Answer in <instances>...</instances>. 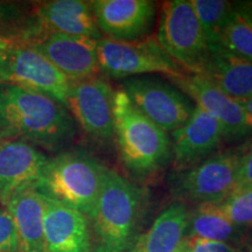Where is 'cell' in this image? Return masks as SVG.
<instances>
[{
	"mask_svg": "<svg viewBox=\"0 0 252 252\" xmlns=\"http://www.w3.org/2000/svg\"><path fill=\"white\" fill-rule=\"evenodd\" d=\"M76 134V122L64 105L35 91L0 84V141L24 140L59 151Z\"/></svg>",
	"mask_w": 252,
	"mask_h": 252,
	"instance_id": "6da1fadb",
	"label": "cell"
},
{
	"mask_svg": "<svg viewBox=\"0 0 252 252\" xmlns=\"http://www.w3.org/2000/svg\"><path fill=\"white\" fill-rule=\"evenodd\" d=\"M247 188H252V143L243 151L235 190Z\"/></svg>",
	"mask_w": 252,
	"mask_h": 252,
	"instance_id": "4316f807",
	"label": "cell"
},
{
	"mask_svg": "<svg viewBox=\"0 0 252 252\" xmlns=\"http://www.w3.org/2000/svg\"><path fill=\"white\" fill-rule=\"evenodd\" d=\"M27 19V13L24 6L18 2L0 1V25H19L24 24Z\"/></svg>",
	"mask_w": 252,
	"mask_h": 252,
	"instance_id": "484cf974",
	"label": "cell"
},
{
	"mask_svg": "<svg viewBox=\"0 0 252 252\" xmlns=\"http://www.w3.org/2000/svg\"><path fill=\"white\" fill-rule=\"evenodd\" d=\"M146 193L106 168L94 212L89 220L94 252H126L140 235Z\"/></svg>",
	"mask_w": 252,
	"mask_h": 252,
	"instance_id": "7a4b0ae2",
	"label": "cell"
},
{
	"mask_svg": "<svg viewBox=\"0 0 252 252\" xmlns=\"http://www.w3.org/2000/svg\"><path fill=\"white\" fill-rule=\"evenodd\" d=\"M106 167L83 150L60 152L48 159L34 186L37 193L91 219Z\"/></svg>",
	"mask_w": 252,
	"mask_h": 252,
	"instance_id": "277c9868",
	"label": "cell"
},
{
	"mask_svg": "<svg viewBox=\"0 0 252 252\" xmlns=\"http://www.w3.org/2000/svg\"><path fill=\"white\" fill-rule=\"evenodd\" d=\"M113 94L109 82L99 77L70 82L67 109L88 137L96 143L115 141Z\"/></svg>",
	"mask_w": 252,
	"mask_h": 252,
	"instance_id": "30bf717a",
	"label": "cell"
},
{
	"mask_svg": "<svg viewBox=\"0 0 252 252\" xmlns=\"http://www.w3.org/2000/svg\"><path fill=\"white\" fill-rule=\"evenodd\" d=\"M217 43L232 54L252 62V25L237 4H234L231 13L223 25Z\"/></svg>",
	"mask_w": 252,
	"mask_h": 252,
	"instance_id": "7402d4cb",
	"label": "cell"
},
{
	"mask_svg": "<svg viewBox=\"0 0 252 252\" xmlns=\"http://www.w3.org/2000/svg\"><path fill=\"white\" fill-rule=\"evenodd\" d=\"M174 252H190V243H189V239L186 237L182 239L179 248L176 249Z\"/></svg>",
	"mask_w": 252,
	"mask_h": 252,
	"instance_id": "f546056e",
	"label": "cell"
},
{
	"mask_svg": "<svg viewBox=\"0 0 252 252\" xmlns=\"http://www.w3.org/2000/svg\"><path fill=\"white\" fill-rule=\"evenodd\" d=\"M48 158L24 140L0 143V204L5 207L19 190L35 186Z\"/></svg>",
	"mask_w": 252,
	"mask_h": 252,
	"instance_id": "2e32d148",
	"label": "cell"
},
{
	"mask_svg": "<svg viewBox=\"0 0 252 252\" xmlns=\"http://www.w3.org/2000/svg\"><path fill=\"white\" fill-rule=\"evenodd\" d=\"M243 151L234 149L208 156L188 168L176 171L169 179L172 194L196 204L222 202L235 190Z\"/></svg>",
	"mask_w": 252,
	"mask_h": 252,
	"instance_id": "5b68a950",
	"label": "cell"
},
{
	"mask_svg": "<svg viewBox=\"0 0 252 252\" xmlns=\"http://www.w3.org/2000/svg\"><path fill=\"white\" fill-rule=\"evenodd\" d=\"M191 7L202 26L208 43H216L220 32L234 8V2L225 0H190Z\"/></svg>",
	"mask_w": 252,
	"mask_h": 252,
	"instance_id": "603a6c76",
	"label": "cell"
},
{
	"mask_svg": "<svg viewBox=\"0 0 252 252\" xmlns=\"http://www.w3.org/2000/svg\"><path fill=\"white\" fill-rule=\"evenodd\" d=\"M34 23L41 36L62 34L93 40L102 37L90 1L53 0L41 2L34 13Z\"/></svg>",
	"mask_w": 252,
	"mask_h": 252,
	"instance_id": "e0dca14e",
	"label": "cell"
},
{
	"mask_svg": "<svg viewBox=\"0 0 252 252\" xmlns=\"http://www.w3.org/2000/svg\"><path fill=\"white\" fill-rule=\"evenodd\" d=\"M99 69L112 78H130L145 74L181 77L185 71L163 52L156 36L121 41L102 36L97 41Z\"/></svg>",
	"mask_w": 252,
	"mask_h": 252,
	"instance_id": "52a82bcc",
	"label": "cell"
},
{
	"mask_svg": "<svg viewBox=\"0 0 252 252\" xmlns=\"http://www.w3.org/2000/svg\"><path fill=\"white\" fill-rule=\"evenodd\" d=\"M17 231V252H48L43 231L41 194L33 187L15 193L5 206Z\"/></svg>",
	"mask_w": 252,
	"mask_h": 252,
	"instance_id": "d6986e66",
	"label": "cell"
},
{
	"mask_svg": "<svg viewBox=\"0 0 252 252\" xmlns=\"http://www.w3.org/2000/svg\"><path fill=\"white\" fill-rule=\"evenodd\" d=\"M156 40L163 52L185 72L200 74L207 58L208 46L190 0H168L163 2Z\"/></svg>",
	"mask_w": 252,
	"mask_h": 252,
	"instance_id": "8992f818",
	"label": "cell"
},
{
	"mask_svg": "<svg viewBox=\"0 0 252 252\" xmlns=\"http://www.w3.org/2000/svg\"><path fill=\"white\" fill-rule=\"evenodd\" d=\"M241 12L245 15V18L248 19L249 23L252 25V1L251 2H241L237 4Z\"/></svg>",
	"mask_w": 252,
	"mask_h": 252,
	"instance_id": "f1b7e54d",
	"label": "cell"
},
{
	"mask_svg": "<svg viewBox=\"0 0 252 252\" xmlns=\"http://www.w3.org/2000/svg\"><path fill=\"white\" fill-rule=\"evenodd\" d=\"M90 5L100 33L121 41L147 36L157 13L151 0H94Z\"/></svg>",
	"mask_w": 252,
	"mask_h": 252,
	"instance_id": "7c38bea8",
	"label": "cell"
},
{
	"mask_svg": "<svg viewBox=\"0 0 252 252\" xmlns=\"http://www.w3.org/2000/svg\"><path fill=\"white\" fill-rule=\"evenodd\" d=\"M241 235L242 229L226 219L219 203L196 204L193 212H188L186 238L235 245Z\"/></svg>",
	"mask_w": 252,
	"mask_h": 252,
	"instance_id": "44dd1931",
	"label": "cell"
},
{
	"mask_svg": "<svg viewBox=\"0 0 252 252\" xmlns=\"http://www.w3.org/2000/svg\"><path fill=\"white\" fill-rule=\"evenodd\" d=\"M0 252H17V231L11 214L0 204Z\"/></svg>",
	"mask_w": 252,
	"mask_h": 252,
	"instance_id": "d4e9b609",
	"label": "cell"
},
{
	"mask_svg": "<svg viewBox=\"0 0 252 252\" xmlns=\"http://www.w3.org/2000/svg\"><path fill=\"white\" fill-rule=\"evenodd\" d=\"M219 206L232 224L241 229L252 225V188L232 191Z\"/></svg>",
	"mask_w": 252,
	"mask_h": 252,
	"instance_id": "cb8c5ba5",
	"label": "cell"
},
{
	"mask_svg": "<svg viewBox=\"0 0 252 252\" xmlns=\"http://www.w3.org/2000/svg\"><path fill=\"white\" fill-rule=\"evenodd\" d=\"M188 212L182 202L168 206L126 252H174L185 238Z\"/></svg>",
	"mask_w": 252,
	"mask_h": 252,
	"instance_id": "ffe728a7",
	"label": "cell"
},
{
	"mask_svg": "<svg viewBox=\"0 0 252 252\" xmlns=\"http://www.w3.org/2000/svg\"><path fill=\"white\" fill-rule=\"evenodd\" d=\"M115 140L123 165L131 174L146 178L172 160V140L131 102L124 91L113 94Z\"/></svg>",
	"mask_w": 252,
	"mask_h": 252,
	"instance_id": "3957f363",
	"label": "cell"
},
{
	"mask_svg": "<svg viewBox=\"0 0 252 252\" xmlns=\"http://www.w3.org/2000/svg\"><path fill=\"white\" fill-rule=\"evenodd\" d=\"M0 143H1V141H0Z\"/></svg>",
	"mask_w": 252,
	"mask_h": 252,
	"instance_id": "d6a6232c",
	"label": "cell"
},
{
	"mask_svg": "<svg viewBox=\"0 0 252 252\" xmlns=\"http://www.w3.org/2000/svg\"><path fill=\"white\" fill-rule=\"evenodd\" d=\"M97 41L83 36L47 34L30 43L70 82L97 77Z\"/></svg>",
	"mask_w": 252,
	"mask_h": 252,
	"instance_id": "4fadbf2b",
	"label": "cell"
},
{
	"mask_svg": "<svg viewBox=\"0 0 252 252\" xmlns=\"http://www.w3.org/2000/svg\"><path fill=\"white\" fill-rule=\"evenodd\" d=\"M1 48H2V40L0 37V84L4 83L2 80V56H1Z\"/></svg>",
	"mask_w": 252,
	"mask_h": 252,
	"instance_id": "1f68e13d",
	"label": "cell"
},
{
	"mask_svg": "<svg viewBox=\"0 0 252 252\" xmlns=\"http://www.w3.org/2000/svg\"><path fill=\"white\" fill-rule=\"evenodd\" d=\"M48 252H94L89 220L83 214L41 194Z\"/></svg>",
	"mask_w": 252,
	"mask_h": 252,
	"instance_id": "9a60e30c",
	"label": "cell"
},
{
	"mask_svg": "<svg viewBox=\"0 0 252 252\" xmlns=\"http://www.w3.org/2000/svg\"><path fill=\"white\" fill-rule=\"evenodd\" d=\"M172 82L195 102V105L220 123L226 140L243 138L252 132L250 117L241 102L231 98L206 78L185 72Z\"/></svg>",
	"mask_w": 252,
	"mask_h": 252,
	"instance_id": "8fae6325",
	"label": "cell"
},
{
	"mask_svg": "<svg viewBox=\"0 0 252 252\" xmlns=\"http://www.w3.org/2000/svg\"><path fill=\"white\" fill-rule=\"evenodd\" d=\"M189 243H190V252H238L236 245L219 243V242L189 239Z\"/></svg>",
	"mask_w": 252,
	"mask_h": 252,
	"instance_id": "83f0119b",
	"label": "cell"
},
{
	"mask_svg": "<svg viewBox=\"0 0 252 252\" xmlns=\"http://www.w3.org/2000/svg\"><path fill=\"white\" fill-rule=\"evenodd\" d=\"M242 105H243V108L245 109V111L249 115V117H250V121L252 123V97L251 98H249L247 100H243V102H241Z\"/></svg>",
	"mask_w": 252,
	"mask_h": 252,
	"instance_id": "4dcf8cb0",
	"label": "cell"
},
{
	"mask_svg": "<svg viewBox=\"0 0 252 252\" xmlns=\"http://www.w3.org/2000/svg\"><path fill=\"white\" fill-rule=\"evenodd\" d=\"M223 140L225 134L220 123L195 105L188 121L172 133V159L176 171L206 159Z\"/></svg>",
	"mask_w": 252,
	"mask_h": 252,
	"instance_id": "5bb4252c",
	"label": "cell"
},
{
	"mask_svg": "<svg viewBox=\"0 0 252 252\" xmlns=\"http://www.w3.org/2000/svg\"><path fill=\"white\" fill-rule=\"evenodd\" d=\"M200 76L238 102L252 97V62L232 54L220 43H208Z\"/></svg>",
	"mask_w": 252,
	"mask_h": 252,
	"instance_id": "ac0fdd59",
	"label": "cell"
},
{
	"mask_svg": "<svg viewBox=\"0 0 252 252\" xmlns=\"http://www.w3.org/2000/svg\"><path fill=\"white\" fill-rule=\"evenodd\" d=\"M121 89L135 108L166 133H173L180 128L195 108L194 102L187 94L161 78H125Z\"/></svg>",
	"mask_w": 252,
	"mask_h": 252,
	"instance_id": "9c48e42d",
	"label": "cell"
},
{
	"mask_svg": "<svg viewBox=\"0 0 252 252\" xmlns=\"http://www.w3.org/2000/svg\"><path fill=\"white\" fill-rule=\"evenodd\" d=\"M1 40L4 83L42 94L67 108L70 81L32 46L19 40Z\"/></svg>",
	"mask_w": 252,
	"mask_h": 252,
	"instance_id": "ba28073f",
	"label": "cell"
}]
</instances>
